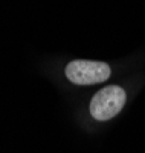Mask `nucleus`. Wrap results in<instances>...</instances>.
Masks as SVG:
<instances>
[{
    "instance_id": "1",
    "label": "nucleus",
    "mask_w": 145,
    "mask_h": 153,
    "mask_svg": "<svg viewBox=\"0 0 145 153\" xmlns=\"http://www.w3.org/2000/svg\"><path fill=\"white\" fill-rule=\"evenodd\" d=\"M125 91L119 86L101 89L90 101V113L98 121H107L116 117L125 104Z\"/></svg>"
},
{
    "instance_id": "2",
    "label": "nucleus",
    "mask_w": 145,
    "mask_h": 153,
    "mask_svg": "<svg viewBox=\"0 0 145 153\" xmlns=\"http://www.w3.org/2000/svg\"><path fill=\"white\" fill-rule=\"evenodd\" d=\"M110 68L102 61H89V60H75L70 61L66 68V76L78 86H90L109 80Z\"/></svg>"
}]
</instances>
